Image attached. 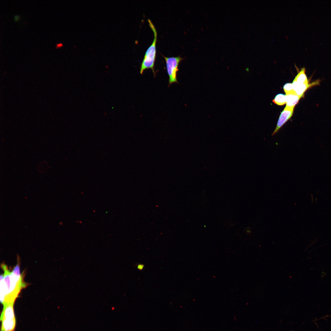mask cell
<instances>
[{"mask_svg": "<svg viewBox=\"0 0 331 331\" xmlns=\"http://www.w3.org/2000/svg\"><path fill=\"white\" fill-rule=\"evenodd\" d=\"M19 265L18 263L11 272L5 264L1 265L4 273L0 276V301L3 305L14 304L21 291L27 286L24 275L20 273Z\"/></svg>", "mask_w": 331, "mask_h": 331, "instance_id": "6da1fadb", "label": "cell"}, {"mask_svg": "<svg viewBox=\"0 0 331 331\" xmlns=\"http://www.w3.org/2000/svg\"><path fill=\"white\" fill-rule=\"evenodd\" d=\"M293 111V109L285 107L281 113L276 126L272 134V136L277 133L281 127L290 119L292 116Z\"/></svg>", "mask_w": 331, "mask_h": 331, "instance_id": "277c9868", "label": "cell"}, {"mask_svg": "<svg viewBox=\"0 0 331 331\" xmlns=\"http://www.w3.org/2000/svg\"><path fill=\"white\" fill-rule=\"evenodd\" d=\"M63 45L62 43H60L59 44H56L55 48L56 49H57L58 48H59L63 47Z\"/></svg>", "mask_w": 331, "mask_h": 331, "instance_id": "8fae6325", "label": "cell"}, {"mask_svg": "<svg viewBox=\"0 0 331 331\" xmlns=\"http://www.w3.org/2000/svg\"><path fill=\"white\" fill-rule=\"evenodd\" d=\"M272 101L275 104L278 105H283L286 103V95L282 94H278L276 95Z\"/></svg>", "mask_w": 331, "mask_h": 331, "instance_id": "ba28073f", "label": "cell"}, {"mask_svg": "<svg viewBox=\"0 0 331 331\" xmlns=\"http://www.w3.org/2000/svg\"><path fill=\"white\" fill-rule=\"evenodd\" d=\"M143 267L144 265H143L139 264L137 267V268L139 269L142 270L143 269Z\"/></svg>", "mask_w": 331, "mask_h": 331, "instance_id": "7c38bea8", "label": "cell"}, {"mask_svg": "<svg viewBox=\"0 0 331 331\" xmlns=\"http://www.w3.org/2000/svg\"><path fill=\"white\" fill-rule=\"evenodd\" d=\"M21 17L19 15H15L13 17L14 21L15 22L19 21L21 19Z\"/></svg>", "mask_w": 331, "mask_h": 331, "instance_id": "30bf717a", "label": "cell"}, {"mask_svg": "<svg viewBox=\"0 0 331 331\" xmlns=\"http://www.w3.org/2000/svg\"><path fill=\"white\" fill-rule=\"evenodd\" d=\"M149 26L152 30L154 35V38L151 45L146 50L141 65L140 73L143 74L146 69L150 68L153 72L154 76L155 73L154 70V64L156 55V44L157 40V32L154 24L150 20H148Z\"/></svg>", "mask_w": 331, "mask_h": 331, "instance_id": "7a4b0ae2", "label": "cell"}, {"mask_svg": "<svg viewBox=\"0 0 331 331\" xmlns=\"http://www.w3.org/2000/svg\"><path fill=\"white\" fill-rule=\"evenodd\" d=\"M292 84L295 92L300 98L302 97L305 91L309 87L308 82L299 83L293 81Z\"/></svg>", "mask_w": 331, "mask_h": 331, "instance_id": "8992f818", "label": "cell"}, {"mask_svg": "<svg viewBox=\"0 0 331 331\" xmlns=\"http://www.w3.org/2000/svg\"><path fill=\"white\" fill-rule=\"evenodd\" d=\"M305 71L304 67L301 68L293 81L299 83H308V81L305 74Z\"/></svg>", "mask_w": 331, "mask_h": 331, "instance_id": "52a82bcc", "label": "cell"}, {"mask_svg": "<svg viewBox=\"0 0 331 331\" xmlns=\"http://www.w3.org/2000/svg\"><path fill=\"white\" fill-rule=\"evenodd\" d=\"M286 107L294 109L296 104L300 98L295 92H292L286 94Z\"/></svg>", "mask_w": 331, "mask_h": 331, "instance_id": "5b68a950", "label": "cell"}, {"mask_svg": "<svg viewBox=\"0 0 331 331\" xmlns=\"http://www.w3.org/2000/svg\"><path fill=\"white\" fill-rule=\"evenodd\" d=\"M165 59L167 74L169 77V86L173 83H177V73L179 63L183 59L180 56L167 57Z\"/></svg>", "mask_w": 331, "mask_h": 331, "instance_id": "3957f363", "label": "cell"}, {"mask_svg": "<svg viewBox=\"0 0 331 331\" xmlns=\"http://www.w3.org/2000/svg\"><path fill=\"white\" fill-rule=\"evenodd\" d=\"M283 88L286 94L292 92H295L292 83H286L284 85Z\"/></svg>", "mask_w": 331, "mask_h": 331, "instance_id": "9c48e42d", "label": "cell"}]
</instances>
